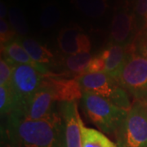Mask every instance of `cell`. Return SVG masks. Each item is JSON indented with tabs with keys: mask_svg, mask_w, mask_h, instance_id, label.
Wrapping results in <instances>:
<instances>
[{
	"mask_svg": "<svg viewBox=\"0 0 147 147\" xmlns=\"http://www.w3.org/2000/svg\"><path fill=\"white\" fill-rule=\"evenodd\" d=\"M18 39L34 61L46 67L54 61L53 53L37 40L29 37H19Z\"/></svg>",
	"mask_w": 147,
	"mask_h": 147,
	"instance_id": "14",
	"label": "cell"
},
{
	"mask_svg": "<svg viewBox=\"0 0 147 147\" xmlns=\"http://www.w3.org/2000/svg\"><path fill=\"white\" fill-rule=\"evenodd\" d=\"M135 49L147 59V30L142 32L141 36L135 42Z\"/></svg>",
	"mask_w": 147,
	"mask_h": 147,
	"instance_id": "25",
	"label": "cell"
},
{
	"mask_svg": "<svg viewBox=\"0 0 147 147\" xmlns=\"http://www.w3.org/2000/svg\"><path fill=\"white\" fill-rule=\"evenodd\" d=\"M142 102H144V103H145V104L147 105V96L146 97V98H145V99H144V100H142Z\"/></svg>",
	"mask_w": 147,
	"mask_h": 147,
	"instance_id": "27",
	"label": "cell"
},
{
	"mask_svg": "<svg viewBox=\"0 0 147 147\" xmlns=\"http://www.w3.org/2000/svg\"><path fill=\"white\" fill-rule=\"evenodd\" d=\"M79 127L83 147H118L117 144L112 142L102 131L85 126L81 117L79 118Z\"/></svg>",
	"mask_w": 147,
	"mask_h": 147,
	"instance_id": "15",
	"label": "cell"
},
{
	"mask_svg": "<svg viewBox=\"0 0 147 147\" xmlns=\"http://www.w3.org/2000/svg\"><path fill=\"white\" fill-rule=\"evenodd\" d=\"M136 20L141 23L142 31L147 30V0H137L135 3Z\"/></svg>",
	"mask_w": 147,
	"mask_h": 147,
	"instance_id": "22",
	"label": "cell"
},
{
	"mask_svg": "<svg viewBox=\"0 0 147 147\" xmlns=\"http://www.w3.org/2000/svg\"><path fill=\"white\" fill-rule=\"evenodd\" d=\"M57 45L65 55L90 53L92 47L88 35L78 26L61 29L57 37Z\"/></svg>",
	"mask_w": 147,
	"mask_h": 147,
	"instance_id": "8",
	"label": "cell"
},
{
	"mask_svg": "<svg viewBox=\"0 0 147 147\" xmlns=\"http://www.w3.org/2000/svg\"><path fill=\"white\" fill-rule=\"evenodd\" d=\"M62 12L56 3H48L42 7L40 14V25L44 30H51L57 26L61 20Z\"/></svg>",
	"mask_w": 147,
	"mask_h": 147,
	"instance_id": "18",
	"label": "cell"
},
{
	"mask_svg": "<svg viewBox=\"0 0 147 147\" xmlns=\"http://www.w3.org/2000/svg\"><path fill=\"white\" fill-rule=\"evenodd\" d=\"M15 64L6 57L0 59V87H9L12 78Z\"/></svg>",
	"mask_w": 147,
	"mask_h": 147,
	"instance_id": "21",
	"label": "cell"
},
{
	"mask_svg": "<svg viewBox=\"0 0 147 147\" xmlns=\"http://www.w3.org/2000/svg\"><path fill=\"white\" fill-rule=\"evenodd\" d=\"M71 2L77 10L90 18H100L109 7L107 0H72Z\"/></svg>",
	"mask_w": 147,
	"mask_h": 147,
	"instance_id": "16",
	"label": "cell"
},
{
	"mask_svg": "<svg viewBox=\"0 0 147 147\" xmlns=\"http://www.w3.org/2000/svg\"><path fill=\"white\" fill-rule=\"evenodd\" d=\"M1 52L3 54V57L8 59L15 65H26L33 68L36 69L38 71L43 74H46L47 68L44 65L38 64L32 60L26 50L22 46L18 38H14L11 42H7L4 46L1 47Z\"/></svg>",
	"mask_w": 147,
	"mask_h": 147,
	"instance_id": "13",
	"label": "cell"
},
{
	"mask_svg": "<svg viewBox=\"0 0 147 147\" xmlns=\"http://www.w3.org/2000/svg\"><path fill=\"white\" fill-rule=\"evenodd\" d=\"M14 100L9 87H0V114L1 116L9 115L13 110Z\"/></svg>",
	"mask_w": 147,
	"mask_h": 147,
	"instance_id": "20",
	"label": "cell"
},
{
	"mask_svg": "<svg viewBox=\"0 0 147 147\" xmlns=\"http://www.w3.org/2000/svg\"><path fill=\"white\" fill-rule=\"evenodd\" d=\"M16 32L6 19H0V42L1 47L16 38Z\"/></svg>",
	"mask_w": 147,
	"mask_h": 147,
	"instance_id": "23",
	"label": "cell"
},
{
	"mask_svg": "<svg viewBox=\"0 0 147 147\" xmlns=\"http://www.w3.org/2000/svg\"><path fill=\"white\" fill-rule=\"evenodd\" d=\"M55 98L53 91L44 81L30 100L18 111H13L21 118L28 120H42L52 115L55 110Z\"/></svg>",
	"mask_w": 147,
	"mask_h": 147,
	"instance_id": "7",
	"label": "cell"
},
{
	"mask_svg": "<svg viewBox=\"0 0 147 147\" xmlns=\"http://www.w3.org/2000/svg\"><path fill=\"white\" fill-rule=\"evenodd\" d=\"M44 74L26 65H15L10 88L13 96V111L20 110L40 88Z\"/></svg>",
	"mask_w": 147,
	"mask_h": 147,
	"instance_id": "6",
	"label": "cell"
},
{
	"mask_svg": "<svg viewBox=\"0 0 147 147\" xmlns=\"http://www.w3.org/2000/svg\"><path fill=\"white\" fill-rule=\"evenodd\" d=\"M1 127L2 147H65V133L60 111L42 120L25 119L14 113Z\"/></svg>",
	"mask_w": 147,
	"mask_h": 147,
	"instance_id": "1",
	"label": "cell"
},
{
	"mask_svg": "<svg viewBox=\"0 0 147 147\" xmlns=\"http://www.w3.org/2000/svg\"><path fill=\"white\" fill-rule=\"evenodd\" d=\"M105 63L100 53L95 56L91 60L85 74L105 73Z\"/></svg>",
	"mask_w": 147,
	"mask_h": 147,
	"instance_id": "24",
	"label": "cell"
},
{
	"mask_svg": "<svg viewBox=\"0 0 147 147\" xmlns=\"http://www.w3.org/2000/svg\"><path fill=\"white\" fill-rule=\"evenodd\" d=\"M82 105L85 115L103 133L115 135L127 111L99 96L84 92Z\"/></svg>",
	"mask_w": 147,
	"mask_h": 147,
	"instance_id": "2",
	"label": "cell"
},
{
	"mask_svg": "<svg viewBox=\"0 0 147 147\" xmlns=\"http://www.w3.org/2000/svg\"><path fill=\"white\" fill-rule=\"evenodd\" d=\"M92 59V56L90 53L65 55L63 59L64 66L70 73L81 75L85 74Z\"/></svg>",
	"mask_w": 147,
	"mask_h": 147,
	"instance_id": "17",
	"label": "cell"
},
{
	"mask_svg": "<svg viewBox=\"0 0 147 147\" xmlns=\"http://www.w3.org/2000/svg\"><path fill=\"white\" fill-rule=\"evenodd\" d=\"M8 20L11 26L19 37H26L29 32L25 14L16 6H12L8 9Z\"/></svg>",
	"mask_w": 147,
	"mask_h": 147,
	"instance_id": "19",
	"label": "cell"
},
{
	"mask_svg": "<svg viewBox=\"0 0 147 147\" xmlns=\"http://www.w3.org/2000/svg\"><path fill=\"white\" fill-rule=\"evenodd\" d=\"M44 81L53 91L56 101L67 102L82 99L84 92L77 79H67L48 76L44 78Z\"/></svg>",
	"mask_w": 147,
	"mask_h": 147,
	"instance_id": "11",
	"label": "cell"
},
{
	"mask_svg": "<svg viewBox=\"0 0 147 147\" xmlns=\"http://www.w3.org/2000/svg\"><path fill=\"white\" fill-rule=\"evenodd\" d=\"M129 46L126 62L118 82L126 92L142 101L147 96V59L135 47Z\"/></svg>",
	"mask_w": 147,
	"mask_h": 147,
	"instance_id": "5",
	"label": "cell"
},
{
	"mask_svg": "<svg viewBox=\"0 0 147 147\" xmlns=\"http://www.w3.org/2000/svg\"><path fill=\"white\" fill-rule=\"evenodd\" d=\"M118 147H147V105L138 100L115 133Z\"/></svg>",
	"mask_w": 147,
	"mask_h": 147,
	"instance_id": "3",
	"label": "cell"
},
{
	"mask_svg": "<svg viewBox=\"0 0 147 147\" xmlns=\"http://www.w3.org/2000/svg\"><path fill=\"white\" fill-rule=\"evenodd\" d=\"M76 79L84 92L99 96L127 111L131 109V102L126 91L118 80L107 74H83Z\"/></svg>",
	"mask_w": 147,
	"mask_h": 147,
	"instance_id": "4",
	"label": "cell"
},
{
	"mask_svg": "<svg viewBox=\"0 0 147 147\" xmlns=\"http://www.w3.org/2000/svg\"><path fill=\"white\" fill-rule=\"evenodd\" d=\"M7 15H8V11L7 10L6 4L3 1H1V3H0V19H6Z\"/></svg>",
	"mask_w": 147,
	"mask_h": 147,
	"instance_id": "26",
	"label": "cell"
},
{
	"mask_svg": "<svg viewBox=\"0 0 147 147\" xmlns=\"http://www.w3.org/2000/svg\"><path fill=\"white\" fill-rule=\"evenodd\" d=\"M100 55L105 61V73L118 80L126 62L128 46L110 42Z\"/></svg>",
	"mask_w": 147,
	"mask_h": 147,
	"instance_id": "12",
	"label": "cell"
},
{
	"mask_svg": "<svg viewBox=\"0 0 147 147\" xmlns=\"http://www.w3.org/2000/svg\"><path fill=\"white\" fill-rule=\"evenodd\" d=\"M59 111L65 125V147H83L77 103L75 101L60 102Z\"/></svg>",
	"mask_w": 147,
	"mask_h": 147,
	"instance_id": "10",
	"label": "cell"
},
{
	"mask_svg": "<svg viewBox=\"0 0 147 147\" xmlns=\"http://www.w3.org/2000/svg\"><path fill=\"white\" fill-rule=\"evenodd\" d=\"M136 27L135 13L127 9L118 11L110 25V42L129 46Z\"/></svg>",
	"mask_w": 147,
	"mask_h": 147,
	"instance_id": "9",
	"label": "cell"
}]
</instances>
